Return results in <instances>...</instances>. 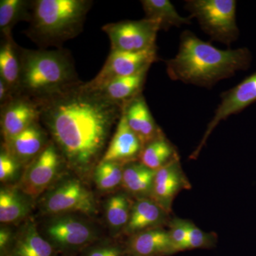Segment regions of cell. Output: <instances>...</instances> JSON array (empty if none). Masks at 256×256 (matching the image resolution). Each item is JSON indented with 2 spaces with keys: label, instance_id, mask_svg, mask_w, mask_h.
<instances>
[{
  "label": "cell",
  "instance_id": "1",
  "mask_svg": "<svg viewBox=\"0 0 256 256\" xmlns=\"http://www.w3.org/2000/svg\"><path fill=\"white\" fill-rule=\"evenodd\" d=\"M37 104L40 122L65 164L82 176L89 174L104 156L124 106L86 88L84 82Z\"/></svg>",
  "mask_w": 256,
  "mask_h": 256
},
{
  "label": "cell",
  "instance_id": "2",
  "mask_svg": "<svg viewBox=\"0 0 256 256\" xmlns=\"http://www.w3.org/2000/svg\"><path fill=\"white\" fill-rule=\"evenodd\" d=\"M252 60L248 48L220 50L186 30L180 36L178 54L166 60V70L172 80L210 88L246 70Z\"/></svg>",
  "mask_w": 256,
  "mask_h": 256
},
{
  "label": "cell",
  "instance_id": "3",
  "mask_svg": "<svg viewBox=\"0 0 256 256\" xmlns=\"http://www.w3.org/2000/svg\"><path fill=\"white\" fill-rule=\"evenodd\" d=\"M18 56L20 76L14 97L38 102L82 84L68 50H30L18 46Z\"/></svg>",
  "mask_w": 256,
  "mask_h": 256
},
{
  "label": "cell",
  "instance_id": "4",
  "mask_svg": "<svg viewBox=\"0 0 256 256\" xmlns=\"http://www.w3.org/2000/svg\"><path fill=\"white\" fill-rule=\"evenodd\" d=\"M92 2L89 0H35L31 2L26 35L42 48H62L78 36Z\"/></svg>",
  "mask_w": 256,
  "mask_h": 256
},
{
  "label": "cell",
  "instance_id": "5",
  "mask_svg": "<svg viewBox=\"0 0 256 256\" xmlns=\"http://www.w3.org/2000/svg\"><path fill=\"white\" fill-rule=\"evenodd\" d=\"M184 8L213 41L230 46L238 40L235 0H188Z\"/></svg>",
  "mask_w": 256,
  "mask_h": 256
},
{
  "label": "cell",
  "instance_id": "6",
  "mask_svg": "<svg viewBox=\"0 0 256 256\" xmlns=\"http://www.w3.org/2000/svg\"><path fill=\"white\" fill-rule=\"evenodd\" d=\"M43 236L63 256H77L99 240L92 226L67 214L56 216L50 220L45 226Z\"/></svg>",
  "mask_w": 256,
  "mask_h": 256
},
{
  "label": "cell",
  "instance_id": "7",
  "mask_svg": "<svg viewBox=\"0 0 256 256\" xmlns=\"http://www.w3.org/2000/svg\"><path fill=\"white\" fill-rule=\"evenodd\" d=\"M42 210L55 216L70 213L94 216L97 213L92 192L76 178L64 180L50 190L42 202Z\"/></svg>",
  "mask_w": 256,
  "mask_h": 256
},
{
  "label": "cell",
  "instance_id": "8",
  "mask_svg": "<svg viewBox=\"0 0 256 256\" xmlns=\"http://www.w3.org/2000/svg\"><path fill=\"white\" fill-rule=\"evenodd\" d=\"M110 41L111 50L142 52L156 48L159 24L148 18L107 24L102 26Z\"/></svg>",
  "mask_w": 256,
  "mask_h": 256
},
{
  "label": "cell",
  "instance_id": "9",
  "mask_svg": "<svg viewBox=\"0 0 256 256\" xmlns=\"http://www.w3.org/2000/svg\"><path fill=\"white\" fill-rule=\"evenodd\" d=\"M158 60L156 48L136 52L111 50L104 67L95 78L84 82V86L92 90H100L114 79L149 70Z\"/></svg>",
  "mask_w": 256,
  "mask_h": 256
},
{
  "label": "cell",
  "instance_id": "10",
  "mask_svg": "<svg viewBox=\"0 0 256 256\" xmlns=\"http://www.w3.org/2000/svg\"><path fill=\"white\" fill-rule=\"evenodd\" d=\"M65 162L58 148L50 141L41 154L28 165L18 188L28 197L38 196L54 184Z\"/></svg>",
  "mask_w": 256,
  "mask_h": 256
},
{
  "label": "cell",
  "instance_id": "11",
  "mask_svg": "<svg viewBox=\"0 0 256 256\" xmlns=\"http://www.w3.org/2000/svg\"><path fill=\"white\" fill-rule=\"evenodd\" d=\"M220 102L216 109L214 116L207 126L206 131L200 144L192 152L190 158L197 159L207 139L218 124L232 114H238L256 101V72L244 79L233 88L224 92L220 96Z\"/></svg>",
  "mask_w": 256,
  "mask_h": 256
},
{
  "label": "cell",
  "instance_id": "12",
  "mask_svg": "<svg viewBox=\"0 0 256 256\" xmlns=\"http://www.w3.org/2000/svg\"><path fill=\"white\" fill-rule=\"evenodd\" d=\"M191 186L178 156L156 170L151 198L170 214L176 195L184 190L191 188Z\"/></svg>",
  "mask_w": 256,
  "mask_h": 256
},
{
  "label": "cell",
  "instance_id": "13",
  "mask_svg": "<svg viewBox=\"0 0 256 256\" xmlns=\"http://www.w3.org/2000/svg\"><path fill=\"white\" fill-rule=\"evenodd\" d=\"M1 130L4 142L40 120V106L24 97H14L1 107Z\"/></svg>",
  "mask_w": 256,
  "mask_h": 256
},
{
  "label": "cell",
  "instance_id": "14",
  "mask_svg": "<svg viewBox=\"0 0 256 256\" xmlns=\"http://www.w3.org/2000/svg\"><path fill=\"white\" fill-rule=\"evenodd\" d=\"M143 148L139 138L128 126L122 112L100 162H114L122 165L129 164L140 160Z\"/></svg>",
  "mask_w": 256,
  "mask_h": 256
},
{
  "label": "cell",
  "instance_id": "15",
  "mask_svg": "<svg viewBox=\"0 0 256 256\" xmlns=\"http://www.w3.org/2000/svg\"><path fill=\"white\" fill-rule=\"evenodd\" d=\"M50 141L40 121L4 142L3 149L22 165L30 164L43 152Z\"/></svg>",
  "mask_w": 256,
  "mask_h": 256
},
{
  "label": "cell",
  "instance_id": "16",
  "mask_svg": "<svg viewBox=\"0 0 256 256\" xmlns=\"http://www.w3.org/2000/svg\"><path fill=\"white\" fill-rule=\"evenodd\" d=\"M124 246L128 256H169L176 254L169 232L162 227L131 236Z\"/></svg>",
  "mask_w": 256,
  "mask_h": 256
},
{
  "label": "cell",
  "instance_id": "17",
  "mask_svg": "<svg viewBox=\"0 0 256 256\" xmlns=\"http://www.w3.org/2000/svg\"><path fill=\"white\" fill-rule=\"evenodd\" d=\"M126 121L143 146L164 136L152 116L146 99L140 94L124 107Z\"/></svg>",
  "mask_w": 256,
  "mask_h": 256
},
{
  "label": "cell",
  "instance_id": "18",
  "mask_svg": "<svg viewBox=\"0 0 256 256\" xmlns=\"http://www.w3.org/2000/svg\"><path fill=\"white\" fill-rule=\"evenodd\" d=\"M169 214L151 197L138 198L133 202L129 220L122 234L130 237L148 229L161 227L169 220Z\"/></svg>",
  "mask_w": 256,
  "mask_h": 256
},
{
  "label": "cell",
  "instance_id": "19",
  "mask_svg": "<svg viewBox=\"0 0 256 256\" xmlns=\"http://www.w3.org/2000/svg\"><path fill=\"white\" fill-rule=\"evenodd\" d=\"M8 256H63L41 233L33 222H26L18 233Z\"/></svg>",
  "mask_w": 256,
  "mask_h": 256
},
{
  "label": "cell",
  "instance_id": "20",
  "mask_svg": "<svg viewBox=\"0 0 256 256\" xmlns=\"http://www.w3.org/2000/svg\"><path fill=\"white\" fill-rule=\"evenodd\" d=\"M156 171L137 161L124 165L122 186L138 198L151 197Z\"/></svg>",
  "mask_w": 256,
  "mask_h": 256
},
{
  "label": "cell",
  "instance_id": "21",
  "mask_svg": "<svg viewBox=\"0 0 256 256\" xmlns=\"http://www.w3.org/2000/svg\"><path fill=\"white\" fill-rule=\"evenodd\" d=\"M148 72L114 79L98 92L109 100L124 106L141 94Z\"/></svg>",
  "mask_w": 256,
  "mask_h": 256
},
{
  "label": "cell",
  "instance_id": "22",
  "mask_svg": "<svg viewBox=\"0 0 256 256\" xmlns=\"http://www.w3.org/2000/svg\"><path fill=\"white\" fill-rule=\"evenodd\" d=\"M141 4L146 18L159 24L160 30L168 31L173 26L191 24V18L182 16L169 0H142Z\"/></svg>",
  "mask_w": 256,
  "mask_h": 256
},
{
  "label": "cell",
  "instance_id": "23",
  "mask_svg": "<svg viewBox=\"0 0 256 256\" xmlns=\"http://www.w3.org/2000/svg\"><path fill=\"white\" fill-rule=\"evenodd\" d=\"M20 188H4L0 191V222L16 223L24 220L30 210V202Z\"/></svg>",
  "mask_w": 256,
  "mask_h": 256
},
{
  "label": "cell",
  "instance_id": "24",
  "mask_svg": "<svg viewBox=\"0 0 256 256\" xmlns=\"http://www.w3.org/2000/svg\"><path fill=\"white\" fill-rule=\"evenodd\" d=\"M3 38L0 48V79L10 88L14 98L20 76L18 46L13 40L12 36Z\"/></svg>",
  "mask_w": 256,
  "mask_h": 256
},
{
  "label": "cell",
  "instance_id": "25",
  "mask_svg": "<svg viewBox=\"0 0 256 256\" xmlns=\"http://www.w3.org/2000/svg\"><path fill=\"white\" fill-rule=\"evenodd\" d=\"M178 156L174 146L163 136L143 148L140 161L150 169L156 171Z\"/></svg>",
  "mask_w": 256,
  "mask_h": 256
},
{
  "label": "cell",
  "instance_id": "26",
  "mask_svg": "<svg viewBox=\"0 0 256 256\" xmlns=\"http://www.w3.org/2000/svg\"><path fill=\"white\" fill-rule=\"evenodd\" d=\"M132 204L126 194H116L108 198L105 207L106 222L114 234L124 232L129 220Z\"/></svg>",
  "mask_w": 256,
  "mask_h": 256
},
{
  "label": "cell",
  "instance_id": "27",
  "mask_svg": "<svg viewBox=\"0 0 256 256\" xmlns=\"http://www.w3.org/2000/svg\"><path fill=\"white\" fill-rule=\"evenodd\" d=\"M31 2L24 0L0 1V30L3 37L12 36V30L21 20H30Z\"/></svg>",
  "mask_w": 256,
  "mask_h": 256
},
{
  "label": "cell",
  "instance_id": "28",
  "mask_svg": "<svg viewBox=\"0 0 256 256\" xmlns=\"http://www.w3.org/2000/svg\"><path fill=\"white\" fill-rule=\"evenodd\" d=\"M124 165L114 162H100L94 170L96 186L101 191H110L122 184Z\"/></svg>",
  "mask_w": 256,
  "mask_h": 256
},
{
  "label": "cell",
  "instance_id": "29",
  "mask_svg": "<svg viewBox=\"0 0 256 256\" xmlns=\"http://www.w3.org/2000/svg\"><path fill=\"white\" fill-rule=\"evenodd\" d=\"M216 242L217 236L216 234L203 232L191 222H188V236L184 250L212 248Z\"/></svg>",
  "mask_w": 256,
  "mask_h": 256
},
{
  "label": "cell",
  "instance_id": "30",
  "mask_svg": "<svg viewBox=\"0 0 256 256\" xmlns=\"http://www.w3.org/2000/svg\"><path fill=\"white\" fill-rule=\"evenodd\" d=\"M77 256H128L124 244L114 240H97Z\"/></svg>",
  "mask_w": 256,
  "mask_h": 256
},
{
  "label": "cell",
  "instance_id": "31",
  "mask_svg": "<svg viewBox=\"0 0 256 256\" xmlns=\"http://www.w3.org/2000/svg\"><path fill=\"white\" fill-rule=\"evenodd\" d=\"M170 238L174 245L175 252H184L188 236V220L174 218L170 222Z\"/></svg>",
  "mask_w": 256,
  "mask_h": 256
},
{
  "label": "cell",
  "instance_id": "32",
  "mask_svg": "<svg viewBox=\"0 0 256 256\" xmlns=\"http://www.w3.org/2000/svg\"><path fill=\"white\" fill-rule=\"evenodd\" d=\"M22 166L20 162L10 156L4 149L0 154V180L2 182L12 181L18 174L20 168Z\"/></svg>",
  "mask_w": 256,
  "mask_h": 256
},
{
  "label": "cell",
  "instance_id": "33",
  "mask_svg": "<svg viewBox=\"0 0 256 256\" xmlns=\"http://www.w3.org/2000/svg\"><path fill=\"white\" fill-rule=\"evenodd\" d=\"M15 234L9 228L0 229V256H8L14 242Z\"/></svg>",
  "mask_w": 256,
  "mask_h": 256
}]
</instances>
